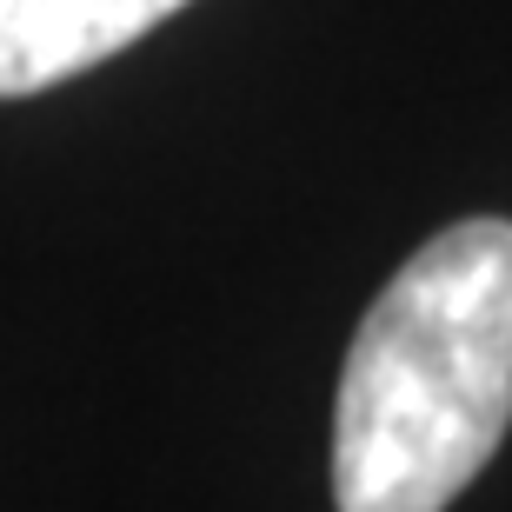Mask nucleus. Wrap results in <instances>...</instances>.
<instances>
[{
  "label": "nucleus",
  "instance_id": "obj_2",
  "mask_svg": "<svg viewBox=\"0 0 512 512\" xmlns=\"http://www.w3.org/2000/svg\"><path fill=\"white\" fill-rule=\"evenodd\" d=\"M180 7L187 0H0V100L87 74Z\"/></svg>",
  "mask_w": 512,
  "mask_h": 512
},
{
  "label": "nucleus",
  "instance_id": "obj_1",
  "mask_svg": "<svg viewBox=\"0 0 512 512\" xmlns=\"http://www.w3.org/2000/svg\"><path fill=\"white\" fill-rule=\"evenodd\" d=\"M512 426V220L433 233L366 306L333 406L340 512H446Z\"/></svg>",
  "mask_w": 512,
  "mask_h": 512
}]
</instances>
